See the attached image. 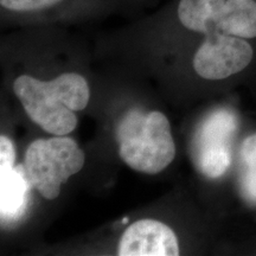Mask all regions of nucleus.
I'll return each mask as SVG.
<instances>
[{
  "label": "nucleus",
  "mask_w": 256,
  "mask_h": 256,
  "mask_svg": "<svg viewBox=\"0 0 256 256\" xmlns=\"http://www.w3.org/2000/svg\"><path fill=\"white\" fill-rule=\"evenodd\" d=\"M14 92L28 116L52 136H66L78 126L74 112L87 107L90 90L86 78L66 72L49 82L28 75L14 80Z\"/></svg>",
  "instance_id": "1"
},
{
  "label": "nucleus",
  "mask_w": 256,
  "mask_h": 256,
  "mask_svg": "<svg viewBox=\"0 0 256 256\" xmlns=\"http://www.w3.org/2000/svg\"><path fill=\"white\" fill-rule=\"evenodd\" d=\"M116 140L120 158L140 174H160L176 156L171 126L162 112L130 110L118 124Z\"/></svg>",
  "instance_id": "2"
},
{
  "label": "nucleus",
  "mask_w": 256,
  "mask_h": 256,
  "mask_svg": "<svg viewBox=\"0 0 256 256\" xmlns=\"http://www.w3.org/2000/svg\"><path fill=\"white\" fill-rule=\"evenodd\" d=\"M84 153L72 138L56 136L30 144L25 153L24 170L30 186L46 200L60 196V186L84 165Z\"/></svg>",
  "instance_id": "3"
},
{
  "label": "nucleus",
  "mask_w": 256,
  "mask_h": 256,
  "mask_svg": "<svg viewBox=\"0 0 256 256\" xmlns=\"http://www.w3.org/2000/svg\"><path fill=\"white\" fill-rule=\"evenodd\" d=\"M254 48L244 38L215 31L204 36L194 56V69L208 81H223L250 66Z\"/></svg>",
  "instance_id": "4"
},
{
  "label": "nucleus",
  "mask_w": 256,
  "mask_h": 256,
  "mask_svg": "<svg viewBox=\"0 0 256 256\" xmlns=\"http://www.w3.org/2000/svg\"><path fill=\"white\" fill-rule=\"evenodd\" d=\"M236 124L223 115H210L200 133L198 165L206 177L216 179L226 174L232 162L230 144Z\"/></svg>",
  "instance_id": "5"
},
{
  "label": "nucleus",
  "mask_w": 256,
  "mask_h": 256,
  "mask_svg": "<svg viewBox=\"0 0 256 256\" xmlns=\"http://www.w3.org/2000/svg\"><path fill=\"white\" fill-rule=\"evenodd\" d=\"M119 256H177L179 244L176 232L156 220H140L122 234Z\"/></svg>",
  "instance_id": "6"
},
{
  "label": "nucleus",
  "mask_w": 256,
  "mask_h": 256,
  "mask_svg": "<svg viewBox=\"0 0 256 256\" xmlns=\"http://www.w3.org/2000/svg\"><path fill=\"white\" fill-rule=\"evenodd\" d=\"M16 153H0V183H2V218H14L25 206V196L30 183L24 166L14 168Z\"/></svg>",
  "instance_id": "7"
},
{
  "label": "nucleus",
  "mask_w": 256,
  "mask_h": 256,
  "mask_svg": "<svg viewBox=\"0 0 256 256\" xmlns=\"http://www.w3.org/2000/svg\"><path fill=\"white\" fill-rule=\"evenodd\" d=\"M215 31L252 40L256 38V0H226Z\"/></svg>",
  "instance_id": "8"
},
{
  "label": "nucleus",
  "mask_w": 256,
  "mask_h": 256,
  "mask_svg": "<svg viewBox=\"0 0 256 256\" xmlns=\"http://www.w3.org/2000/svg\"><path fill=\"white\" fill-rule=\"evenodd\" d=\"M226 0H180L177 14L185 28L206 36L215 30Z\"/></svg>",
  "instance_id": "9"
},
{
  "label": "nucleus",
  "mask_w": 256,
  "mask_h": 256,
  "mask_svg": "<svg viewBox=\"0 0 256 256\" xmlns=\"http://www.w3.org/2000/svg\"><path fill=\"white\" fill-rule=\"evenodd\" d=\"M63 0H0V5L8 11L34 12L50 8Z\"/></svg>",
  "instance_id": "10"
},
{
  "label": "nucleus",
  "mask_w": 256,
  "mask_h": 256,
  "mask_svg": "<svg viewBox=\"0 0 256 256\" xmlns=\"http://www.w3.org/2000/svg\"><path fill=\"white\" fill-rule=\"evenodd\" d=\"M241 160L246 168L256 166V133L250 134L242 142Z\"/></svg>",
  "instance_id": "11"
}]
</instances>
